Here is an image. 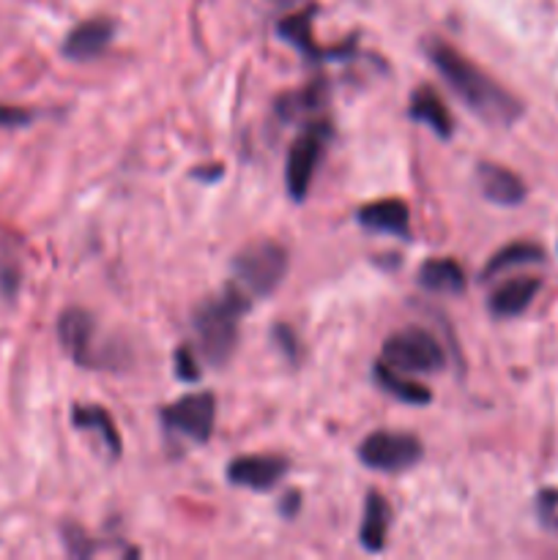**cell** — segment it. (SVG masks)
<instances>
[{
	"instance_id": "obj_1",
	"label": "cell",
	"mask_w": 558,
	"mask_h": 560,
	"mask_svg": "<svg viewBox=\"0 0 558 560\" xmlns=\"http://www.w3.org/2000/svg\"><path fill=\"white\" fill-rule=\"evenodd\" d=\"M427 55H430V63L449 82V88L463 98L465 107L474 109L487 124L509 126L523 115L520 98H514L507 88L492 82L479 66L470 63L452 44L441 42V38H432V42H427Z\"/></svg>"
},
{
	"instance_id": "obj_2",
	"label": "cell",
	"mask_w": 558,
	"mask_h": 560,
	"mask_svg": "<svg viewBox=\"0 0 558 560\" xmlns=\"http://www.w3.org/2000/svg\"><path fill=\"white\" fill-rule=\"evenodd\" d=\"M246 312H249V299H246V293L239 284L222 290L219 295L208 299L206 304L197 306L191 323H195L197 342H200V350L208 364H228L235 345H239L241 317Z\"/></svg>"
},
{
	"instance_id": "obj_3",
	"label": "cell",
	"mask_w": 558,
	"mask_h": 560,
	"mask_svg": "<svg viewBox=\"0 0 558 560\" xmlns=\"http://www.w3.org/2000/svg\"><path fill=\"white\" fill-rule=\"evenodd\" d=\"M290 257L282 244L271 238H260L246 244L239 255L233 257V277L244 293L266 299L282 284L288 273Z\"/></svg>"
},
{
	"instance_id": "obj_4",
	"label": "cell",
	"mask_w": 558,
	"mask_h": 560,
	"mask_svg": "<svg viewBox=\"0 0 558 560\" xmlns=\"http://www.w3.org/2000/svg\"><path fill=\"white\" fill-rule=\"evenodd\" d=\"M381 361H386L394 370L408 372V375L410 372L430 375V372H441L446 366V353L427 328L408 326L383 342Z\"/></svg>"
},
{
	"instance_id": "obj_5",
	"label": "cell",
	"mask_w": 558,
	"mask_h": 560,
	"mask_svg": "<svg viewBox=\"0 0 558 560\" xmlns=\"http://www.w3.org/2000/svg\"><path fill=\"white\" fill-rule=\"evenodd\" d=\"M328 137H332V124L328 120H312L295 137L293 148L288 153V170H284L288 195L295 202L306 200V195H310L312 178H315L321 156L326 153Z\"/></svg>"
},
{
	"instance_id": "obj_6",
	"label": "cell",
	"mask_w": 558,
	"mask_h": 560,
	"mask_svg": "<svg viewBox=\"0 0 558 560\" xmlns=\"http://www.w3.org/2000/svg\"><path fill=\"white\" fill-rule=\"evenodd\" d=\"M425 448L416 435L408 432H372L361 441L359 446V459L372 470H381V474H403L410 470L421 459Z\"/></svg>"
},
{
	"instance_id": "obj_7",
	"label": "cell",
	"mask_w": 558,
	"mask_h": 560,
	"mask_svg": "<svg viewBox=\"0 0 558 560\" xmlns=\"http://www.w3.org/2000/svg\"><path fill=\"white\" fill-rule=\"evenodd\" d=\"M213 421H217V397L208 392L186 394L178 402L162 408V424L195 443H206L213 435Z\"/></svg>"
},
{
	"instance_id": "obj_8",
	"label": "cell",
	"mask_w": 558,
	"mask_h": 560,
	"mask_svg": "<svg viewBox=\"0 0 558 560\" xmlns=\"http://www.w3.org/2000/svg\"><path fill=\"white\" fill-rule=\"evenodd\" d=\"M58 337L77 366H98V355L93 353L96 320H93L91 312L77 310V306L66 310L58 317Z\"/></svg>"
},
{
	"instance_id": "obj_9",
	"label": "cell",
	"mask_w": 558,
	"mask_h": 560,
	"mask_svg": "<svg viewBox=\"0 0 558 560\" xmlns=\"http://www.w3.org/2000/svg\"><path fill=\"white\" fill-rule=\"evenodd\" d=\"M284 470H288V459L282 457H239L228 465V481L230 485L246 487V490L266 492L282 481Z\"/></svg>"
},
{
	"instance_id": "obj_10",
	"label": "cell",
	"mask_w": 558,
	"mask_h": 560,
	"mask_svg": "<svg viewBox=\"0 0 558 560\" xmlns=\"http://www.w3.org/2000/svg\"><path fill=\"white\" fill-rule=\"evenodd\" d=\"M113 36L115 22L107 20V16H93V20H85L77 27H71L69 36L63 38L60 52L69 60H93L109 47Z\"/></svg>"
},
{
	"instance_id": "obj_11",
	"label": "cell",
	"mask_w": 558,
	"mask_h": 560,
	"mask_svg": "<svg viewBox=\"0 0 558 560\" xmlns=\"http://www.w3.org/2000/svg\"><path fill=\"white\" fill-rule=\"evenodd\" d=\"M361 228L372 230V233L397 235V238H410V211L403 200L388 197V200L367 202L356 211Z\"/></svg>"
},
{
	"instance_id": "obj_12",
	"label": "cell",
	"mask_w": 558,
	"mask_h": 560,
	"mask_svg": "<svg viewBox=\"0 0 558 560\" xmlns=\"http://www.w3.org/2000/svg\"><path fill=\"white\" fill-rule=\"evenodd\" d=\"M542 290V282L536 277H512L503 284H498L496 293L490 295V312L501 320L518 317L534 304L536 293Z\"/></svg>"
},
{
	"instance_id": "obj_13",
	"label": "cell",
	"mask_w": 558,
	"mask_h": 560,
	"mask_svg": "<svg viewBox=\"0 0 558 560\" xmlns=\"http://www.w3.org/2000/svg\"><path fill=\"white\" fill-rule=\"evenodd\" d=\"M479 186L481 195L496 206H518L525 200V184L520 175L512 170L501 167V164H479Z\"/></svg>"
},
{
	"instance_id": "obj_14",
	"label": "cell",
	"mask_w": 558,
	"mask_h": 560,
	"mask_svg": "<svg viewBox=\"0 0 558 560\" xmlns=\"http://www.w3.org/2000/svg\"><path fill=\"white\" fill-rule=\"evenodd\" d=\"M408 115L414 120H419V124L430 126V129L435 131L441 140H449V137L454 135L452 113H449V107L443 104V98L438 96L435 88H430V85L416 88L414 96H410Z\"/></svg>"
},
{
	"instance_id": "obj_15",
	"label": "cell",
	"mask_w": 558,
	"mask_h": 560,
	"mask_svg": "<svg viewBox=\"0 0 558 560\" xmlns=\"http://www.w3.org/2000/svg\"><path fill=\"white\" fill-rule=\"evenodd\" d=\"M277 33L284 38V42L293 44L301 55L312 60H326V58H339V55H348L350 47H339V49H321L312 38V11H299L293 16H284L279 20Z\"/></svg>"
},
{
	"instance_id": "obj_16",
	"label": "cell",
	"mask_w": 558,
	"mask_h": 560,
	"mask_svg": "<svg viewBox=\"0 0 558 560\" xmlns=\"http://www.w3.org/2000/svg\"><path fill=\"white\" fill-rule=\"evenodd\" d=\"M388 525H392V506L383 501L381 492H370L364 501V520L359 528V541L367 552H381L386 547Z\"/></svg>"
},
{
	"instance_id": "obj_17",
	"label": "cell",
	"mask_w": 558,
	"mask_h": 560,
	"mask_svg": "<svg viewBox=\"0 0 558 560\" xmlns=\"http://www.w3.org/2000/svg\"><path fill=\"white\" fill-rule=\"evenodd\" d=\"M419 284L430 293L460 295L465 293V271L452 257H435L419 268Z\"/></svg>"
},
{
	"instance_id": "obj_18",
	"label": "cell",
	"mask_w": 558,
	"mask_h": 560,
	"mask_svg": "<svg viewBox=\"0 0 558 560\" xmlns=\"http://www.w3.org/2000/svg\"><path fill=\"white\" fill-rule=\"evenodd\" d=\"M372 377H375V383L383 388V392L392 394V397L399 399V402H405V405L432 402L430 388L421 386V383H416V381H410V377H405L403 372L394 370V366H388L386 361H377L375 370H372Z\"/></svg>"
},
{
	"instance_id": "obj_19",
	"label": "cell",
	"mask_w": 558,
	"mask_h": 560,
	"mask_svg": "<svg viewBox=\"0 0 558 560\" xmlns=\"http://www.w3.org/2000/svg\"><path fill=\"white\" fill-rule=\"evenodd\" d=\"M71 421H74L77 430L96 432V435L102 438L104 446H107V452L113 454V457H120L124 443H120L118 427H115L113 416H109L107 410L98 408V405H74V410H71Z\"/></svg>"
},
{
	"instance_id": "obj_20",
	"label": "cell",
	"mask_w": 558,
	"mask_h": 560,
	"mask_svg": "<svg viewBox=\"0 0 558 560\" xmlns=\"http://www.w3.org/2000/svg\"><path fill=\"white\" fill-rule=\"evenodd\" d=\"M539 260H545V252H542L536 244H525V241H520V244H509L503 246L501 252H496L492 260L487 262L485 279L496 277V273L507 271V268L512 266H525V262H539Z\"/></svg>"
},
{
	"instance_id": "obj_21",
	"label": "cell",
	"mask_w": 558,
	"mask_h": 560,
	"mask_svg": "<svg viewBox=\"0 0 558 560\" xmlns=\"http://www.w3.org/2000/svg\"><path fill=\"white\" fill-rule=\"evenodd\" d=\"M321 104H323L321 85H312L306 88V91L282 98V102H279V113H282L284 118H295V115H304L310 113V109H317Z\"/></svg>"
},
{
	"instance_id": "obj_22",
	"label": "cell",
	"mask_w": 558,
	"mask_h": 560,
	"mask_svg": "<svg viewBox=\"0 0 558 560\" xmlns=\"http://www.w3.org/2000/svg\"><path fill=\"white\" fill-rule=\"evenodd\" d=\"M63 545L69 550V556L74 558H91L96 552V545H93L91 536L82 528H77V525H63Z\"/></svg>"
},
{
	"instance_id": "obj_23",
	"label": "cell",
	"mask_w": 558,
	"mask_h": 560,
	"mask_svg": "<svg viewBox=\"0 0 558 560\" xmlns=\"http://www.w3.org/2000/svg\"><path fill=\"white\" fill-rule=\"evenodd\" d=\"M175 372H178L181 381H197L200 377V370L195 364V355H191L189 348L175 350Z\"/></svg>"
},
{
	"instance_id": "obj_24",
	"label": "cell",
	"mask_w": 558,
	"mask_h": 560,
	"mask_svg": "<svg viewBox=\"0 0 558 560\" xmlns=\"http://www.w3.org/2000/svg\"><path fill=\"white\" fill-rule=\"evenodd\" d=\"M27 120H31V113H25V109L0 107V126H22Z\"/></svg>"
},
{
	"instance_id": "obj_25",
	"label": "cell",
	"mask_w": 558,
	"mask_h": 560,
	"mask_svg": "<svg viewBox=\"0 0 558 560\" xmlns=\"http://www.w3.org/2000/svg\"><path fill=\"white\" fill-rule=\"evenodd\" d=\"M274 337L282 339V348L288 350L290 359H295V334L290 331L288 326H279V328H274Z\"/></svg>"
},
{
	"instance_id": "obj_26",
	"label": "cell",
	"mask_w": 558,
	"mask_h": 560,
	"mask_svg": "<svg viewBox=\"0 0 558 560\" xmlns=\"http://www.w3.org/2000/svg\"><path fill=\"white\" fill-rule=\"evenodd\" d=\"M295 506H299V492H290V498H288V503H284V514H288V517H290V514H293V509Z\"/></svg>"
}]
</instances>
